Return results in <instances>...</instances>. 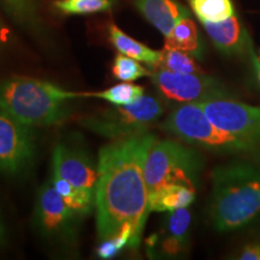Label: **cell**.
Returning a JSON list of instances; mask_svg holds the SVG:
<instances>
[{
	"instance_id": "cell-10",
	"label": "cell",
	"mask_w": 260,
	"mask_h": 260,
	"mask_svg": "<svg viewBox=\"0 0 260 260\" xmlns=\"http://www.w3.org/2000/svg\"><path fill=\"white\" fill-rule=\"evenodd\" d=\"M77 217L51 181L40 188L35 205V224L42 235L58 241H70L75 237Z\"/></svg>"
},
{
	"instance_id": "cell-20",
	"label": "cell",
	"mask_w": 260,
	"mask_h": 260,
	"mask_svg": "<svg viewBox=\"0 0 260 260\" xmlns=\"http://www.w3.org/2000/svg\"><path fill=\"white\" fill-rule=\"evenodd\" d=\"M189 5L201 23H217L235 15L232 0H189Z\"/></svg>"
},
{
	"instance_id": "cell-9",
	"label": "cell",
	"mask_w": 260,
	"mask_h": 260,
	"mask_svg": "<svg viewBox=\"0 0 260 260\" xmlns=\"http://www.w3.org/2000/svg\"><path fill=\"white\" fill-rule=\"evenodd\" d=\"M197 104L218 128L254 142L260 140V107L224 98H214Z\"/></svg>"
},
{
	"instance_id": "cell-4",
	"label": "cell",
	"mask_w": 260,
	"mask_h": 260,
	"mask_svg": "<svg viewBox=\"0 0 260 260\" xmlns=\"http://www.w3.org/2000/svg\"><path fill=\"white\" fill-rule=\"evenodd\" d=\"M162 129L184 141L220 153L251 151L255 142L220 129L211 122L199 104H182L172 111Z\"/></svg>"
},
{
	"instance_id": "cell-27",
	"label": "cell",
	"mask_w": 260,
	"mask_h": 260,
	"mask_svg": "<svg viewBox=\"0 0 260 260\" xmlns=\"http://www.w3.org/2000/svg\"><path fill=\"white\" fill-rule=\"evenodd\" d=\"M5 242V225L3 223L2 217H0V246Z\"/></svg>"
},
{
	"instance_id": "cell-3",
	"label": "cell",
	"mask_w": 260,
	"mask_h": 260,
	"mask_svg": "<svg viewBox=\"0 0 260 260\" xmlns=\"http://www.w3.org/2000/svg\"><path fill=\"white\" fill-rule=\"evenodd\" d=\"M211 219L219 232L246 226L260 216V169L235 162L213 171Z\"/></svg>"
},
{
	"instance_id": "cell-11",
	"label": "cell",
	"mask_w": 260,
	"mask_h": 260,
	"mask_svg": "<svg viewBox=\"0 0 260 260\" xmlns=\"http://www.w3.org/2000/svg\"><path fill=\"white\" fill-rule=\"evenodd\" d=\"M53 174L68 180L80 190L94 195L98 168L83 147L74 142H60L54 147Z\"/></svg>"
},
{
	"instance_id": "cell-29",
	"label": "cell",
	"mask_w": 260,
	"mask_h": 260,
	"mask_svg": "<svg viewBox=\"0 0 260 260\" xmlns=\"http://www.w3.org/2000/svg\"><path fill=\"white\" fill-rule=\"evenodd\" d=\"M258 76H259V81H260V68H259V70H258Z\"/></svg>"
},
{
	"instance_id": "cell-13",
	"label": "cell",
	"mask_w": 260,
	"mask_h": 260,
	"mask_svg": "<svg viewBox=\"0 0 260 260\" xmlns=\"http://www.w3.org/2000/svg\"><path fill=\"white\" fill-rule=\"evenodd\" d=\"M203 25L214 46L224 53H240L248 44L245 28L235 15L217 23H203Z\"/></svg>"
},
{
	"instance_id": "cell-24",
	"label": "cell",
	"mask_w": 260,
	"mask_h": 260,
	"mask_svg": "<svg viewBox=\"0 0 260 260\" xmlns=\"http://www.w3.org/2000/svg\"><path fill=\"white\" fill-rule=\"evenodd\" d=\"M112 74L117 80L123 82H134L141 77L148 76L149 71L139 63V60L124 54H117L112 65Z\"/></svg>"
},
{
	"instance_id": "cell-22",
	"label": "cell",
	"mask_w": 260,
	"mask_h": 260,
	"mask_svg": "<svg viewBox=\"0 0 260 260\" xmlns=\"http://www.w3.org/2000/svg\"><path fill=\"white\" fill-rule=\"evenodd\" d=\"M157 67L178 74L204 73L194 59L193 54L168 47H164V50L160 51V60Z\"/></svg>"
},
{
	"instance_id": "cell-2",
	"label": "cell",
	"mask_w": 260,
	"mask_h": 260,
	"mask_svg": "<svg viewBox=\"0 0 260 260\" xmlns=\"http://www.w3.org/2000/svg\"><path fill=\"white\" fill-rule=\"evenodd\" d=\"M82 93L56 83L24 76L0 81V109L28 126L59 124L70 115L69 104Z\"/></svg>"
},
{
	"instance_id": "cell-7",
	"label": "cell",
	"mask_w": 260,
	"mask_h": 260,
	"mask_svg": "<svg viewBox=\"0 0 260 260\" xmlns=\"http://www.w3.org/2000/svg\"><path fill=\"white\" fill-rule=\"evenodd\" d=\"M152 80L167 99L180 104L201 103L214 98H225L228 93L218 81L201 74H178L155 67Z\"/></svg>"
},
{
	"instance_id": "cell-26",
	"label": "cell",
	"mask_w": 260,
	"mask_h": 260,
	"mask_svg": "<svg viewBox=\"0 0 260 260\" xmlns=\"http://www.w3.org/2000/svg\"><path fill=\"white\" fill-rule=\"evenodd\" d=\"M239 258L241 260H260V243L247 246Z\"/></svg>"
},
{
	"instance_id": "cell-8",
	"label": "cell",
	"mask_w": 260,
	"mask_h": 260,
	"mask_svg": "<svg viewBox=\"0 0 260 260\" xmlns=\"http://www.w3.org/2000/svg\"><path fill=\"white\" fill-rule=\"evenodd\" d=\"M35 151L31 126L0 109V172L18 175L29 167Z\"/></svg>"
},
{
	"instance_id": "cell-1",
	"label": "cell",
	"mask_w": 260,
	"mask_h": 260,
	"mask_svg": "<svg viewBox=\"0 0 260 260\" xmlns=\"http://www.w3.org/2000/svg\"><path fill=\"white\" fill-rule=\"evenodd\" d=\"M154 141L155 136L146 132L113 140L100 149L94 206L102 241L123 235L130 247L139 246L149 212L144 168Z\"/></svg>"
},
{
	"instance_id": "cell-12",
	"label": "cell",
	"mask_w": 260,
	"mask_h": 260,
	"mask_svg": "<svg viewBox=\"0 0 260 260\" xmlns=\"http://www.w3.org/2000/svg\"><path fill=\"white\" fill-rule=\"evenodd\" d=\"M141 15L164 37H168L178 22L190 17L186 6L176 0H134Z\"/></svg>"
},
{
	"instance_id": "cell-18",
	"label": "cell",
	"mask_w": 260,
	"mask_h": 260,
	"mask_svg": "<svg viewBox=\"0 0 260 260\" xmlns=\"http://www.w3.org/2000/svg\"><path fill=\"white\" fill-rule=\"evenodd\" d=\"M191 222V214L187 207L171 211L167 220L168 239L164 243L168 253H176L186 242Z\"/></svg>"
},
{
	"instance_id": "cell-21",
	"label": "cell",
	"mask_w": 260,
	"mask_h": 260,
	"mask_svg": "<svg viewBox=\"0 0 260 260\" xmlns=\"http://www.w3.org/2000/svg\"><path fill=\"white\" fill-rule=\"evenodd\" d=\"M145 94V88L139 84L132 82H122L115 86L110 87L102 92H92V93H82L83 96H94L99 99L106 100L107 103L112 105H128V104L134 103L140 96Z\"/></svg>"
},
{
	"instance_id": "cell-19",
	"label": "cell",
	"mask_w": 260,
	"mask_h": 260,
	"mask_svg": "<svg viewBox=\"0 0 260 260\" xmlns=\"http://www.w3.org/2000/svg\"><path fill=\"white\" fill-rule=\"evenodd\" d=\"M0 8L22 27L29 29L39 27V0H0Z\"/></svg>"
},
{
	"instance_id": "cell-23",
	"label": "cell",
	"mask_w": 260,
	"mask_h": 260,
	"mask_svg": "<svg viewBox=\"0 0 260 260\" xmlns=\"http://www.w3.org/2000/svg\"><path fill=\"white\" fill-rule=\"evenodd\" d=\"M116 0H56L54 8L64 15H92L109 11Z\"/></svg>"
},
{
	"instance_id": "cell-16",
	"label": "cell",
	"mask_w": 260,
	"mask_h": 260,
	"mask_svg": "<svg viewBox=\"0 0 260 260\" xmlns=\"http://www.w3.org/2000/svg\"><path fill=\"white\" fill-rule=\"evenodd\" d=\"M165 47L187 52L193 54L194 57L201 56L203 46H201L199 32L190 17L183 18L178 22L170 34L165 37Z\"/></svg>"
},
{
	"instance_id": "cell-6",
	"label": "cell",
	"mask_w": 260,
	"mask_h": 260,
	"mask_svg": "<svg viewBox=\"0 0 260 260\" xmlns=\"http://www.w3.org/2000/svg\"><path fill=\"white\" fill-rule=\"evenodd\" d=\"M164 112V106L157 98L142 95L134 103L106 110L82 121L90 132L111 140H119L146 133L148 125Z\"/></svg>"
},
{
	"instance_id": "cell-17",
	"label": "cell",
	"mask_w": 260,
	"mask_h": 260,
	"mask_svg": "<svg viewBox=\"0 0 260 260\" xmlns=\"http://www.w3.org/2000/svg\"><path fill=\"white\" fill-rule=\"evenodd\" d=\"M52 184L59 193L61 199L68 205L70 210H73L77 216H84L92 211L94 205V195L80 190L74 184L63 177L53 174L52 176Z\"/></svg>"
},
{
	"instance_id": "cell-25",
	"label": "cell",
	"mask_w": 260,
	"mask_h": 260,
	"mask_svg": "<svg viewBox=\"0 0 260 260\" xmlns=\"http://www.w3.org/2000/svg\"><path fill=\"white\" fill-rule=\"evenodd\" d=\"M126 246H130V240L126 236L118 235L111 239L103 240V242L98 247L96 253L100 258L110 259L118 254Z\"/></svg>"
},
{
	"instance_id": "cell-15",
	"label": "cell",
	"mask_w": 260,
	"mask_h": 260,
	"mask_svg": "<svg viewBox=\"0 0 260 260\" xmlns=\"http://www.w3.org/2000/svg\"><path fill=\"white\" fill-rule=\"evenodd\" d=\"M109 39L113 47L124 56L134 58L136 60L152 65L154 68L160 60V51L152 50L141 42L136 41L115 24L109 25Z\"/></svg>"
},
{
	"instance_id": "cell-14",
	"label": "cell",
	"mask_w": 260,
	"mask_h": 260,
	"mask_svg": "<svg viewBox=\"0 0 260 260\" xmlns=\"http://www.w3.org/2000/svg\"><path fill=\"white\" fill-rule=\"evenodd\" d=\"M195 199L194 187L187 184H167L148 195L149 211L171 212L191 205Z\"/></svg>"
},
{
	"instance_id": "cell-5",
	"label": "cell",
	"mask_w": 260,
	"mask_h": 260,
	"mask_svg": "<svg viewBox=\"0 0 260 260\" xmlns=\"http://www.w3.org/2000/svg\"><path fill=\"white\" fill-rule=\"evenodd\" d=\"M200 158L191 149L176 141H155L146 157L144 174L148 195L167 184L194 187V178L200 170Z\"/></svg>"
},
{
	"instance_id": "cell-28",
	"label": "cell",
	"mask_w": 260,
	"mask_h": 260,
	"mask_svg": "<svg viewBox=\"0 0 260 260\" xmlns=\"http://www.w3.org/2000/svg\"><path fill=\"white\" fill-rule=\"evenodd\" d=\"M4 41H5V28L4 25H3L2 21H0V46L4 44Z\"/></svg>"
}]
</instances>
